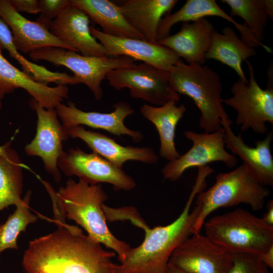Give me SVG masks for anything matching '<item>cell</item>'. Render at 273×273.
Wrapping results in <instances>:
<instances>
[{
    "mask_svg": "<svg viewBox=\"0 0 273 273\" xmlns=\"http://www.w3.org/2000/svg\"><path fill=\"white\" fill-rule=\"evenodd\" d=\"M54 215L57 229L31 241L24 253L25 273H118L114 252L67 223L62 215Z\"/></svg>",
    "mask_w": 273,
    "mask_h": 273,
    "instance_id": "6da1fadb",
    "label": "cell"
},
{
    "mask_svg": "<svg viewBox=\"0 0 273 273\" xmlns=\"http://www.w3.org/2000/svg\"><path fill=\"white\" fill-rule=\"evenodd\" d=\"M206 178L198 175L187 203L179 215L166 225L143 229L145 237L138 246L131 248L118 264V273H165L174 250L193 235V229L200 207H191L196 195L204 190Z\"/></svg>",
    "mask_w": 273,
    "mask_h": 273,
    "instance_id": "7a4b0ae2",
    "label": "cell"
},
{
    "mask_svg": "<svg viewBox=\"0 0 273 273\" xmlns=\"http://www.w3.org/2000/svg\"><path fill=\"white\" fill-rule=\"evenodd\" d=\"M42 182L51 198L53 210L75 221L90 238L114 252L120 262L125 258L131 247L108 228L103 209L108 197L100 184L69 179L56 192L49 183Z\"/></svg>",
    "mask_w": 273,
    "mask_h": 273,
    "instance_id": "3957f363",
    "label": "cell"
},
{
    "mask_svg": "<svg viewBox=\"0 0 273 273\" xmlns=\"http://www.w3.org/2000/svg\"><path fill=\"white\" fill-rule=\"evenodd\" d=\"M168 81L174 92L193 100L201 113L199 126L205 132L217 130L222 122L232 123L222 105V86L216 71L203 65L185 64L181 59L168 71Z\"/></svg>",
    "mask_w": 273,
    "mask_h": 273,
    "instance_id": "277c9868",
    "label": "cell"
},
{
    "mask_svg": "<svg viewBox=\"0 0 273 273\" xmlns=\"http://www.w3.org/2000/svg\"><path fill=\"white\" fill-rule=\"evenodd\" d=\"M203 226L205 235L231 254L258 256L273 246V226L244 209L213 216Z\"/></svg>",
    "mask_w": 273,
    "mask_h": 273,
    "instance_id": "5b68a950",
    "label": "cell"
},
{
    "mask_svg": "<svg viewBox=\"0 0 273 273\" xmlns=\"http://www.w3.org/2000/svg\"><path fill=\"white\" fill-rule=\"evenodd\" d=\"M269 192L266 186L251 176L243 164L229 172L218 173L215 183L195 197V205L200 206V211L193 226V235L200 233L206 218L218 208L245 204L254 211L260 210Z\"/></svg>",
    "mask_w": 273,
    "mask_h": 273,
    "instance_id": "8992f818",
    "label": "cell"
},
{
    "mask_svg": "<svg viewBox=\"0 0 273 273\" xmlns=\"http://www.w3.org/2000/svg\"><path fill=\"white\" fill-rule=\"evenodd\" d=\"M245 61L249 74L248 81L239 78L231 87L232 97L222 102L236 111V124L242 131L251 129L256 133L265 134L268 132L266 123L273 124L272 63L267 70L266 87L262 89L256 81L252 64Z\"/></svg>",
    "mask_w": 273,
    "mask_h": 273,
    "instance_id": "52a82bcc",
    "label": "cell"
},
{
    "mask_svg": "<svg viewBox=\"0 0 273 273\" xmlns=\"http://www.w3.org/2000/svg\"><path fill=\"white\" fill-rule=\"evenodd\" d=\"M29 56L35 61L44 60L69 69L80 83L88 87L98 101L103 96L101 82L109 72L135 65L134 60L126 56H86L58 47L41 48L30 53Z\"/></svg>",
    "mask_w": 273,
    "mask_h": 273,
    "instance_id": "ba28073f",
    "label": "cell"
},
{
    "mask_svg": "<svg viewBox=\"0 0 273 273\" xmlns=\"http://www.w3.org/2000/svg\"><path fill=\"white\" fill-rule=\"evenodd\" d=\"M106 78L115 89L128 88L131 97L152 104L161 106L169 101H179V95L170 86L168 71L147 63L113 70Z\"/></svg>",
    "mask_w": 273,
    "mask_h": 273,
    "instance_id": "9c48e42d",
    "label": "cell"
},
{
    "mask_svg": "<svg viewBox=\"0 0 273 273\" xmlns=\"http://www.w3.org/2000/svg\"><path fill=\"white\" fill-rule=\"evenodd\" d=\"M58 166L66 176H76L89 185L107 183L115 191H130L136 186L133 178L122 168L94 152L87 153L80 149L63 152Z\"/></svg>",
    "mask_w": 273,
    "mask_h": 273,
    "instance_id": "30bf717a",
    "label": "cell"
},
{
    "mask_svg": "<svg viewBox=\"0 0 273 273\" xmlns=\"http://www.w3.org/2000/svg\"><path fill=\"white\" fill-rule=\"evenodd\" d=\"M224 133L222 127L210 133L185 131V137L193 142V146L185 154L166 164L161 171L163 178L174 181L189 168L205 166L215 161L222 162L230 168L235 167L238 160L225 150Z\"/></svg>",
    "mask_w": 273,
    "mask_h": 273,
    "instance_id": "8fae6325",
    "label": "cell"
},
{
    "mask_svg": "<svg viewBox=\"0 0 273 273\" xmlns=\"http://www.w3.org/2000/svg\"><path fill=\"white\" fill-rule=\"evenodd\" d=\"M168 264L188 273H229L233 265L231 254L205 235H192L172 253Z\"/></svg>",
    "mask_w": 273,
    "mask_h": 273,
    "instance_id": "7c38bea8",
    "label": "cell"
},
{
    "mask_svg": "<svg viewBox=\"0 0 273 273\" xmlns=\"http://www.w3.org/2000/svg\"><path fill=\"white\" fill-rule=\"evenodd\" d=\"M30 105L37 114L36 133L32 141L25 146V152L29 156L40 157L46 171L56 181L60 182L61 175L58 161L64 152L63 142L69 136L59 121L55 109H46L33 99Z\"/></svg>",
    "mask_w": 273,
    "mask_h": 273,
    "instance_id": "4fadbf2b",
    "label": "cell"
},
{
    "mask_svg": "<svg viewBox=\"0 0 273 273\" xmlns=\"http://www.w3.org/2000/svg\"><path fill=\"white\" fill-rule=\"evenodd\" d=\"M92 35L105 48L108 57H128L168 71L181 59L172 50L157 42L111 36L90 26Z\"/></svg>",
    "mask_w": 273,
    "mask_h": 273,
    "instance_id": "5bb4252c",
    "label": "cell"
},
{
    "mask_svg": "<svg viewBox=\"0 0 273 273\" xmlns=\"http://www.w3.org/2000/svg\"><path fill=\"white\" fill-rule=\"evenodd\" d=\"M114 108L113 111L108 113L85 112L77 108L74 103L69 102L67 105L60 103L55 109L65 127L86 125L119 137L127 135L135 142H140L143 139L142 133L129 129L124 122L127 117L134 113V109L124 101L116 103Z\"/></svg>",
    "mask_w": 273,
    "mask_h": 273,
    "instance_id": "9a60e30c",
    "label": "cell"
},
{
    "mask_svg": "<svg viewBox=\"0 0 273 273\" xmlns=\"http://www.w3.org/2000/svg\"><path fill=\"white\" fill-rule=\"evenodd\" d=\"M89 22L83 11L70 5L51 22L49 30L71 51L86 56L108 57L105 48L92 35Z\"/></svg>",
    "mask_w": 273,
    "mask_h": 273,
    "instance_id": "2e32d148",
    "label": "cell"
},
{
    "mask_svg": "<svg viewBox=\"0 0 273 273\" xmlns=\"http://www.w3.org/2000/svg\"><path fill=\"white\" fill-rule=\"evenodd\" d=\"M232 124L221 123L224 130L225 147L240 157L249 174L256 181L264 186H272L273 157L270 148L272 129L264 139L256 141L255 147H250L244 142L241 133L237 135L234 133Z\"/></svg>",
    "mask_w": 273,
    "mask_h": 273,
    "instance_id": "e0dca14e",
    "label": "cell"
},
{
    "mask_svg": "<svg viewBox=\"0 0 273 273\" xmlns=\"http://www.w3.org/2000/svg\"><path fill=\"white\" fill-rule=\"evenodd\" d=\"M208 16L220 17L231 23L239 30L240 39L252 47H262L267 53L272 49L256 39L252 32L243 23L240 24L226 14L215 0H187L184 6L174 13L162 18L158 28L157 41L170 35L172 27L179 22H192Z\"/></svg>",
    "mask_w": 273,
    "mask_h": 273,
    "instance_id": "ac0fdd59",
    "label": "cell"
},
{
    "mask_svg": "<svg viewBox=\"0 0 273 273\" xmlns=\"http://www.w3.org/2000/svg\"><path fill=\"white\" fill-rule=\"evenodd\" d=\"M20 88L25 90L33 100L46 109H55L68 96L66 85L49 86L13 66L3 55L0 46V100L6 95Z\"/></svg>",
    "mask_w": 273,
    "mask_h": 273,
    "instance_id": "d6986e66",
    "label": "cell"
},
{
    "mask_svg": "<svg viewBox=\"0 0 273 273\" xmlns=\"http://www.w3.org/2000/svg\"><path fill=\"white\" fill-rule=\"evenodd\" d=\"M65 128L69 136L81 139L93 152L120 168L128 161L150 164L158 160V156L151 148L123 146L106 135L87 130L81 125Z\"/></svg>",
    "mask_w": 273,
    "mask_h": 273,
    "instance_id": "ffe728a7",
    "label": "cell"
},
{
    "mask_svg": "<svg viewBox=\"0 0 273 273\" xmlns=\"http://www.w3.org/2000/svg\"><path fill=\"white\" fill-rule=\"evenodd\" d=\"M0 17L12 30L14 42L18 50L28 53L46 47H69L36 22L26 18L11 5L9 0H0Z\"/></svg>",
    "mask_w": 273,
    "mask_h": 273,
    "instance_id": "44dd1931",
    "label": "cell"
},
{
    "mask_svg": "<svg viewBox=\"0 0 273 273\" xmlns=\"http://www.w3.org/2000/svg\"><path fill=\"white\" fill-rule=\"evenodd\" d=\"M214 31L209 20L206 18H201L192 22H183L177 33L156 42L173 51L180 59H184L188 64L203 65Z\"/></svg>",
    "mask_w": 273,
    "mask_h": 273,
    "instance_id": "7402d4cb",
    "label": "cell"
},
{
    "mask_svg": "<svg viewBox=\"0 0 273 273\" xmlns=\"http://www.w3.org/2000/svg\"><path fill=\"white\" fill-rule=\"evenodd\" d=\"M177 0H125L118 5L128 22L147 41L156 42L162 17L170 14Z\"/></svg>",
    "mask_w": 273,
    "mask_h": 273,
    "instance_id": "603a6c76",
    "label": "cell"
},
{
    "mask_svg": "<svg viewBox=\"0 0 273 273\" xmlns=\"http://www.w3.org/2000/svg\"><path fill=\"white\" fill-rule=\"evenodd\" d=\"M176 103L169 101L159 107L144 104L140 107L143 117L151 121L158 131L160 142V156L169 161L180 156L175 146V129L186 108L184 104L177 106Z\"/></svg>",
    "mask_w": 273,
    "mask_h": 273,
    "instance_id": "cb8c5ba5",
    "label": "cell"
},
{
    "mask_svg": "<svg viewBox=\"0 0 273 273\" xmlns=\"http://www.w3.org/2000/svg\"><path fill=\"white\" fill-rule=\"evenodd\" d=\"M70 5L83 11L106 34L145 40L128 22L118 5L109 0H70Z\"/></svg>",
    "mask_w": 273,
    "mask_h": 273,
    "instance_id": "d4e9b609",
    "label": "cell"
},
{
    "mask_svg": "<svg viewBox=\"0 0 273 273\" xmlns=\"http://www.w3.org/2000/svg\"><path fill=\"white\" fill-rule=\"evenodd\" d=\"M256 55L255 50L245 43L234 30L228 26L224 28L221 33L214 30L205 59L216 60L228 65L237 72L239 78L248 81L242 63Z\"/></svg>",
    "mask_w": 273,
    "mask_h": 273,
    "instance_id": "484cf974",
    "label": "cell"
},
{
    "mask_svg": "<svg viewBox=\"0 0 273 273\" xmlns=\"http://www.w3.org/2000/svg\"><path fill=\"white\" fill-rule=\"evenodd\" d=\"M0 152V211L11 205H21L23 179V164L11 142L4 144Z\"/></svg>",
    "mask_w": 273,
    "mask_h": 273,
    "instance_id": "4316f807",
    "label": "cell"
},
{
    "mask_svg": "<svg viewBox=\"0 0 273 273\" xmlns=\"http://www.w3.org/2000/svg\"><path fill=\"white\" fill-rule=\"evenodd\" d=\"M0 46L9 52L10 56L22 67L23 71L32 76L35 80L47 84L54 82L58 85L76 84L80 82L74 76L65 73L53 72L45 67L36 64L25 58L16 48L12 33L9 26L0 17Z\"/></svg>",
    "mask_w": 273,
    "mask_h": 273,
    "instance_id": "83f0119b",
    "label": "cell"
},
{
    "mask_svg": "<svg viewBox=\"0 0 273 273\" xmlns=\"http://www.w3.org/2000/svg\"><path fill=\"white\" fill-rule=\"evenodd\" d=\"M230 8V16H238L257 40L262 41L268 18H273L272 0H221Z\"/></svg>",
    "mask_w": 273,
    "mask_h": 273,
    "instance_id": "f1b7e54d",
    "label": "cell"
},
{
    "mask_svg": "<svg viewBox=\"0 0 273 273\" xmlns=\"http://www.w3.org/2000/svg\"><path fill=\"white\" fill-rule=\"evenodd\" d=\"M31 195V191H28L22 204L16 207L15 211L0 225V255L7 249H18L17 240L20 233L25 232L29 224L37 221L38 217L29 209Z\"/></svg>",
    "mask_w": 273,
    "mask_h": 273,
    "instance_id": "f546056e",
    "label": "cell"
},
{
    "mask_svg": "<svg viewBox=\"0 0 273 273\" xmlns=\"http://www.w3.org/2000/svg\"><path fill=\"white\" fill-rule=\"evenodd\" d=\"M232 255L233 265L229 273H271L257 255L244 253Z\"/></svg>",
    "mask_w": 273,
    "mask_h": 273,
    "instance_id": "4dcf8cb0",
    "label": "cell"
},
{
    "mask_svg": "<svg viewBox=\"0 0 273 273\" xmlns=\"http://www.w3.org/2000/svg\"><path fill=\"white\" fill-rule=\"evenodd\" d=\"M40 15L36 22L49 29L51 22L70 6L67 0L39 1Z\"/></svg>",
    "mask_w": 273,
    "mask_h": 273,
    "instance_id": "1f68e13d",
    "label": "cell"
},
{
    "mask_svg": "<svg viewBox=\"0 0 273 273\" xmlns=\"http://www.w3.org/2000/svg\"><path fill=\"white\" fill-rule=\"evenodd\" d=\"M9 2L19 13L26 12L36 14L40 12L39 1L37 0H10Z\"/></svg>",
    "mask_w": 273,
    "mask_h": 273,
    "instance_id": "d6a6232c",
    "label": "cell"
},
{
    "mask_svg": "<svg viewBox=\"0 0 273 273\" xmlns=\"http://www.w3.org/2000/svg\"><path fill=\"white\" fill-rule=\"evenodd\" d=\"M261 261L269 269L273 268V246L266 251L258 256Z\"/></svg>",
    "mask_w": 273,
    "mask_h": 273,
    "instance_id": "836d02e7",
    "label": "cell"
},
{
    "mask_svg": "<svg viewBox=\"0 0 273 273\" xmlns=\"http://www.w3.org/2000/svg\"><path fill=\"white\" fill-rule=\"evenodd\" d=\"M267 224L273 226V201L269 200L267 204V210L261 217Z\"/></svg>",
    "mask_w": 273,
    "mask_h": 273,
    "instance_id": "e575fe53",
    "label": "cell"
},
{
    "mask_svg": "<svg viewBox=\"0 0 273 273\" xmlns=\"http://www.w3.org/2000/svg\"><path fill=\"white\" fill-rule=\"evenodd\" d=\"M165 273H188L185 272L173 265L168 264Z\"/></svg>",
    "mask_w": 273,
    "mask_h": 273,
    "instance_id": "d590c367",
    "label": "cell"
},
{
    "mask_svg": "<svg viewBox=\"0 0 273 273\" xmlns=\"http://www.w3.org/2000/svg\"><path fill=\"white\" fill-rule=\"evenodd\" d=\"M2 108V102L0 100V109ZM5 146L4 145L0 146V152H2L4 150Z\"/></svg>",
    "mask_w": 273,
    "mask_h": 273,
    "instance_id": "8d00e7d4",
    "label": "cell"
}]
</instances>
